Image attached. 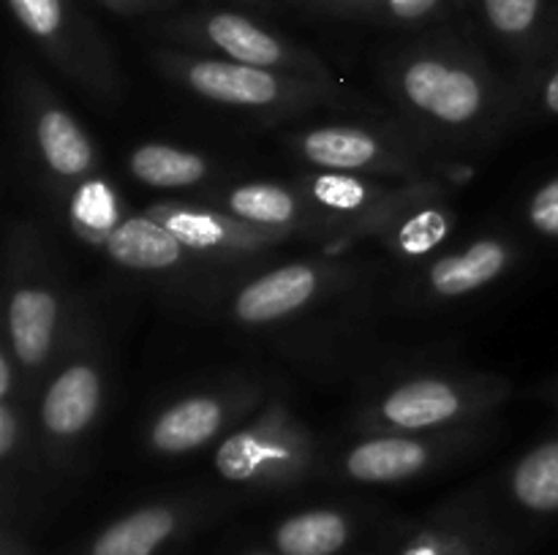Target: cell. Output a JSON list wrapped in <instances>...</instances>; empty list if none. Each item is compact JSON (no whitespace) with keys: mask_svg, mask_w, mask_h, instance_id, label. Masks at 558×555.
<instances>
[{"mask_svg":"<svg viewBox=\"0 0 558 555\" xmlns=\"http://www.w3.org/2000/svg\"><path fill=\"white\" fill-rule=\"evenodd\" d=\"M381 79L409 128L436 145H488L521 118L518 85H507L472 44L452 33L403 44L385 60Z\"/></svg>","mask_w":558,"mask_h":555,"instance_id":"obj_1","label":"cell"},{"mask_svg":"<svg viewBox=\"0 0 558 555\" xmlns=\"http://www.w3.org/2000/svg\"><path fill=\"white\" fill-rule=\"evenodd\" d=\"M82 324L41 232L27 221H11L3 250V343L25 373L31 397Z\"/></svg>","mask_w":558,"mask_h":555,"instance_id":"obj_2","label":"cell"},{"mask_svg":"<svg viewBox=\"0 0 558 555\" xmlns=\"http://www.w3.org/2000/svg\"><path fill=\"white\" fill-rule=\"evenodd\" d=\"M153 63L169 82L189 90L191 96L213 107L238 109L262 118H292L347 98L336 79L259 69L183 47L156 49Z\"/></svg>","mask_w":558,"mask_h":555,"instance_id":"obj_3","label":"cell"},{"mask_svg":"<svg viewBox=\"0 0 558 555\" xmlns=\"http://www.w3.org/2000/svg\"><path fill=\"white\" fill-rule=\"evenodd\" d=\"M512 397L496 373H414L376 390L357 408L360 433H445L483 424Z\"/></svg>","mask_w":558,"mask_h":555,"instance_id":"obj_4","label":"cell"},{"mask_svg":"<svg viewBox=\"0 0 558 555\" xmlns=\"http://www.w3.org/2000/svg\"><path fill=\"white\" fill-rule=\"evenodd\" d=\"M213 468L229 484L245 490H289L319 468V446L281 392L218 441Z\"/></svg>","mask_w":558,"mask_h":555,"instance_id":"obj_5","label":"cell"},{"mask_svg":"<svg viewBox=\"0 0 558 555\" xmlns=\"http://www.w3.org/2000/svg\"><path fill=\"white\" fill-rule=\"evenodd\" d=\"M109 395V362L87 324L54 362L41 381L33 406L36 452L47 455L52 466H69V457L96 428Z\"/></svg>","mask_w":558,"mask_h":555,"instance_id":"obj_6","label":"cell"},{"mask_svg":"<svg viewBox=\"0 0 558 555\" xmlns=\"http://www.w3.org/2000/svg\"><path fill=\"white\" fill-rule=\"evenodd\" d=\"M11 92L22 152L49 194L69 205L76 188L96 177V141L82 128L74 112L60 101L58 92L44 85L31 69L16 65Z\"/></svg>","mask_w":558,"mask_h":555,"instance_id":"obj_7","label":"cell"},{"mask_svg":"<svg viewBox=\"0 0 558 555\" xmlns=\"http://www.w3.org/2000/svg\"><path fill=\"white\" fill-rule=\"evenodd\" d=\"M16 25L44 58L87 96L118 101L123 90L118 60L104 33L82 14L74 0H5Z\"/></svg>","mask_w":558,"mask_h":555,"instance_id":"obj_8","label":"cell"},{"mask_svg":"<svg viewBox=\"0 0 558 555\" xmlns=\"http://www.w3.org/2000/svg\"><path fill=\"white\" fill-rule=\"evenodd\" d=\"M161 33L194 52L216 54V58L259 65V69L332 79L330 69L319 54L240 11H189L183 16L163 20Z\"/></svg>","mask_w":558,"mask_h":555,"instance_id":"obj_9","label":"cell"},{"mask_svg":"<svg viewBox=\"0 0 558 555\" xmlns=\"http://www.w3.org/2000/svg\"><path fill=\"white\" fill-rule=\"evenodd\" d=\"M265 400V384L254 379L185 392L150 417L145 428L147 452L156 457H185L205 449L259 411Z\"/></svg>","mask_w":558,"mask_h":555,"instance_id":"obj_10","label":"cell"},{"mask_svg":"<svg viewBox=\"0 0 558 555\" xmlns=\"http://www.w3.org/2000/svg\"><path fill=\"white\" fill-rule=\"evenodd\" d=\"M287 145L316 172L368 174V177L423 180L417 147L385 125L322 123L287 134Z\"/></svg>","mask_w":558,"mask_h":555,"instance_id":"obj_11","label":"cell"},{"mask_svg":"<svg viewBox=\"0 0 558 555\" xmlns=\"http://www.w3.org/2000/svg\"><path fill=\"white\" fill-rule=\"evenodd\" d=\"M488 422L445 433H360L336 457V473L354 484H403L439 471L474 449Z\"/></svg>","mask_w":558,"mask_h":555,"instance_id":"obj_12","label":"cell"},{"mask_svg":"<svg viewBox=\"0 0 558 555\" xmlns=\"http://www.w3.org/2000/svg\"><path fill=\"white\" fill-rule=\"evenodd\" d=\"M221 506L199 495L145 501L98 528L71 555H178Z\"/></svg>","mask_w":558,"mask_h":555,"instance_id":"obj_13","label":"cell"},{"mask_svg":"<svg viewBox=\"0 0 558 555\" xmlns=\"http://www.w3.org/2000/svg\"><path fill=\"white\" fill-rule=\"evenodd\" d=\"M347 278L349 270L338 261H292L240 283L229 294L227 310L234 324L270 326L308 310Z\"/></svg>","mask_w":558,"mask_h":555,"instance_id":"obj_14","label":"cell"},{"mask_svg":"<svg viewBox=\"0 0 558 555\" xmlns=\"http://www.w3.org/2000/svg\"><path fill=\"white\" fill-rule=\"evenodd\" d=\"M145 212L158 218L185 248L194 250L207 264H238V261L256 259V256L294 239L287 232L240 221L213 205L161 199L145 207Z\"/></svg>","mask_w":558,"mask_h":555,"instance_id":"obj_15","label":"cell"},{"mask_svg":"<svg viewBox=\"0 0 558 555\" xmlns=\"http://www.w3.org/2000/svg\"><path fill=\"white\" fill-rule=\"evenodd\" d=\"M510 550L512 539L483 509L447 504L398 528L385 555H507Z\"/></svg>","mask_w":558,"mask_h":555,"instance_id":"obj_16","label":"cell"},{"mask_svg":"<svg viewBox=\"0 0 558 555\" xmlns=\"http://www.w3.org/2000/svg\"><path fill=\"white\" fill-rule=\"evenodd\" d=\"M213 207L262 229H276L292 237H332V226L319 207L300 190V185L283 183H240L207 196Z\"/></svg>","mask_w":558,"mask_h":555,"instance_id":"obj_17","label":"cell"},{"mask_svg":"<svg viewBox=\"0 0 558 555\" xmlns=\"http://www.w3.org/2000/svg\"><path fill=\"white\" fill-rule=\"evenodd\" d=\"M515 261V245L499 234H488L430 259L420 275L417 288L430 303H452L501 281Z\"/></svg>","mask_w":558,"mask_h":555,"instance_id":"obj_18","label":"cell"},{"mask_svg":"<svg viewBox=\"0 0 558 555\" xmlns=\"http://www.w3.org/2000/svg\"><path fill=\"white\" fill-rule=\"evenodd\" d=\"M90 245H96L112 264L147 272V275H172V272L178 275L189 267L207 264L145 210L140 215L120 218L107 234L93 239Z\"/></svg>","mask_w":558,"mask_h":555,"instance_id":"obj_19","label":"cell"},{"mask_svg":"<svg viewBox=\"0 0 558 555\" xmlns=\"http://www.w3.org/2000/svg\"><path fill=\"white\" fill-rule=\"evenodd\" d=\"M436 185L428 183L420 194L403 201L401 207L381 218L368 237L381 243V248L407 264H417L434 256L456 232V212L436 201Z\"/></svg>","mask_w":558,"mask_h":555,"instance_id":"obj_20","label":"cell"},{"mask_svg":"<svg viewBox=\"0 0 558 555\" xmlns=\"http://www.w3.org/2000/svg\"><path fill=\"white\" fill-rule=\"evenodd\" d=\"M477 9L494 41L526 69L558 44V0H477Z\"/></svg>","mask_w":558,"mask_h":555,"instance_id":"obj_21","label":"cell"},{"mask_svg":"<svg viewBox=\"0 0 558 555\" xmlns=\"http://www.w3.org/2000/svg\"><path fill=\"white\" fill-rule=\"evenodd\" d=\"M357 511L311 506L281 517L270 528V550L278 555H341L357 539Z\"/></svg>","mask_w":558,"mask_h":555,"instance_id":"obj_22","label":"cell"},{"mask_svg":"<svg viewBox=\"0 0 558 555\" xmlns=\"http://www.w3.org/2000/svg\"><path fill=\"white\" fill-rule=\"evenodd\" d=\"M125 172L145 188L189 190L210 183L218 169L199 150L167 141H142L125 156Z\"/></svg>","mask_w":558,"mask_h":555,"instance_id":"obj_23","label":"cell"},{"mask_svg":"<svg viewBox=\"0 0 558 555\" xmlns=\"http://www.w3.org/2000/svg\"><path fill=\"white\" fill-rule=\"evenodd\" d=\"M507 498L532 517L558 515V433L518 457L505 477Z\"/></svg>","mask_w":558,"mask_h":555,"instance_id":"obj_24","label":"cell"},{"mask_svg":"<svg viewBox=\"0 0 558 555\" xmlns=\"http://www.w3.org/2000/svg\"><path fill=\"white\" fill-rule=\"evenodd\" d=\"M521 114L532 118H558V44L539 63L529 65L526 76L518 82Z\"/></svg>","mask_w":558,"mask_h":555,"instance_id":"obj_25","label":"cell"},{"mask_svg":"<svg viewBox=\"0 0 558 555\" xmlns=\"http://www.w3.org/2000/svg\"><path fill=\"white\" fill-rule=\"evenodd\" d=\"M461 0H374L363 16L392 27H417L430 20H441Z\"/></svg>","mask_w":558,"mask_h":555,"instance_id":"obj_26","label":"cell"},{"mask_svg":"<svg viewBox=\"0 0 558 555\" xmlns=\"http://www.w3.org/2000/svg\"><path fill=\"white\" fill-rule=\"evenodd\" d=\"M526 221L539 237L558 243V174L539 183L529 196Z\"/></svg>","mask_w":558,"mask_h":555,"instance_id":"obj_27","label":"cell"},{"mask_svg":"<svg viewBox=\"0 0 558 555\" xmlns=\"http://www.w3.org/2000/svg\"><path fill=\"white\" fill-rule=\"evenodd\" d=\"M107 9L118 11L123 16H145V14H167L180 0H98Z\"/></svg>","mask_w":558,"mask_h":555,"instance_id":"obj_28","label":"cell"},{"mask_svg":"<svg viewBox=\"0 0 558 555\" xmlns=\"http://www.w3.org/2000/svg\"><path fill=\"white\" fill-rule=\"evenodd\" d=\"M0 555H36V553H33L31 544L22 539V533L14 528V522H3V533H0Z\"/></svg>","mask_w":558,"mask_h":555,"instance_id":"obj_29","label":"cell"},{"mask_svg":"<svg viewBox=\"0 0 558 555\" xmlns=\"http://www.w3.org/2000/svg\"><path fill=\"white\" fill-rule=\"evenodd\" d=\"M305 3L325 5V9L343 11V14H365V11H368V5L374 3V0H305Z\"/></svg>","mask_w":558,"mask_h":555,"instance_id":"obj_30","label":"cell"},{"mask_svg":"<svg viewBox=\"0 0 558 555\" xmlns=\"http://www.w3.org/2000/svg\"><path fill=\"white\" fill-rule=\"evenodd\" d=\"M240 555H278L276 550H251V553H240Z\"/></svg>","mask_w":558,"mask_h":555,"instance_id":"obj_31","label":"cell"},{"mask_svg":"<svg viewBox=\"0 0 558 555\" xmlns=\"http://www.w3.org/2000/svg\"><path fill=\"white\" fill-rule=\"evenodd\" d=\"M550 397H554V400L558 403V379L554 381V384H550Z\"/></svg>","mask_w":558,"mask_h":555,"instance_id":"obj_32","label":"cell"}]
</instances>
